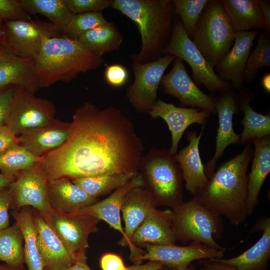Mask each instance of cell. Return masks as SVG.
Listing matches in <instances>:
<instances>
[{
	"label": "cell",
	"instance_id": "cell-1",
	"mask_svg": "<svg viewBox=\"0 0 270 270\" xmlns=\"http://www.w3.org/2000/svg\"><path fill=\"white\" fill-rule=\"evenodd\" d=\"M71 132L43 156L48 180L137 172L144 150L132 122L118 108L86 102L74 112Z\"/></svg>",
	"mask_w": 270,
	"mask_h": 270
},
{
	"label": "cell",
	"instance_id": "cell-2",
	"mask_svg": "<svg viewBox=\"0 0 270 270\" xmlns=\"http://www.w3.org/2000/svg\"><path fill=\"white\" fill-rule=\"evenodd\" d=\"M253 152L246 144L241 153L222 164L206 186L194 196L208 208L225 216L232 226L244 223L248 216L247 170Z\"/></svg>",
	"mask_w": 270,
	"mask_h": 270
},
{
	"label": "cell",
	"instance_id": "cell-3",
	"mask_svg": "<svg viewBox=\"0 0 270 270\" xmlns=\"http://www.w3.org/2000/svg\"><path fill=\"white\" fill-rule=\"evenodd\" d=\"M111 8L125 15L136 26L142 46L132 60L144 64L160 58L168 43L174 22L171 0H113Z\"/></svg>",
	"mask_w": 270,
	"mask_h": 270
},
{
	"label": "cell",
	"instance_id": "cell-4",
	"mask_svg": "<svg viewBox=\"0 0 270 270\" xmlns=\"http://www.w3.org/2000/svg\"><path fill=\"white\" fill-rule=\"evenodd\" d=\"M103 62L102 57L77 40L63 35L44 40L34 68L40 89L58 82H70L80 73L98 68Z\"/></svg>",
	"mask_w": 270,
	"mask_h": 270
},
{
	"label": "cell",
	"instance_id": "cell-5",
	"mask_svg": "<svg viewBox=\"0 0 270 270\" xmlns=\"http://www.w3.org/2000/svg\"><path fill=\"white\" fill-rule=\"evenodd\" d=\"M236 33L220 0H209L191 40L214 68L230 51Z\"/></svg>",
	"mask_w": 270,
	"mask_h": 270
},
{
	"label": "cell",
	"instance_id": "cell-6",
	"mask_svg": "<svg viewBox=\"0 0 270 270\" xmlns=\"http://www.w3.org/2000/svg\"><path fill=\"white\" fill-rule=\"evenodd\" d=\"M172 222L177 239L225 250L216 241L223 230L221 216L204 206L196 196L173 208Z\"/></svg>",
	"mask_w": 270,
	"mask_h": 270
},
{
	"label": "cell",
	"instance_id": "cell-7",
	"mask_svg": "<svg viewBox=\"0 0 270 270\" xmlns=\"http://www.w3.org/2000/svg\"><path fill=\"white\" fill-rule=\"evenodd\" d=\"M139 166L142 168L150 188L148 191L155 202L158 200L173 208L183 202L184 179L176 154L166 148H154L142 158Z\"/></svg>",
	"mask_w": 270,
	"mask_h": 270
},
{
	"label": "cell",
	"instance_id": "cell-8",
	"mask_svg": "<svg viewBox=\"0 0 270 270\" xmlns=\"http://www.w3.org/2000/svg\"><path fill=\"white\" fill-rule=\"evenodd\" d=\"M162 54L174 56L186 62L192 69V78L196 84L204 86L210 92H220L230 88V84L218 78L214 69L188 36L180 20H174L170 41Z\"/></svg>",
	"mask_w": 270,
	"mask_h": 270
},
{
	"label": "cell",
	"instance_id": "cell-9",
	"mask_svg": "<svg viewBox=\"0 0 270 270\" xmlns=\"http://www.w3.org/2000/svg\"><path fill=\"white\" fill-rule=\"evenodd\" d=\"M2 44L16 55L34 61L44 40L63 36L48 22L39 20L3 22Z\"/></svg>",
	"mask_w": 270,
	"mask_h": 270
},
{
	"label": "cell",
	"instance_id": "cell-10",
	"mask_svg": "<svg viewBox=\"0 0 270 270\" xmlns=\"http://www.w3.org/2000/svg\"><path fill=\"white\" fill-rule=\"evenodd\" d=\"M56 108L50 100L14 86L11 106L4 124L17 136L42 127L55 119Z\"/></svg>",
	"mask_w": 270,
	"mask_h": 270
},
{
	"label": "cell",
	"instance_id": "cell-11",
	"mask_svg": "<svg viewBox=\"0 0 270 270\" xmlns=\"http://www.w3.org/2000/svg\"><path fill=\"white\" fill-rule=\"evenodd\" d=\"M176 57L164 55L152 62L140 64L132 60L134 79L126 88V96L139 112H148L157 98L158 90L164 72Z\"/></svg>",
	"mask_w": 270,
	"mask_h": 270
},
{
	"label": "cell",
	"instance_id": "cell-12",
	"mask_svg": "<svg viewBox=\"0 0 270 270\" xmlns=\"http://www.w3.org/2000/svg\"><path fill=\"white\" fill-rule=\"evenodd\" d=\"M48 179L42 162L20 172L8 186L12 195L10 209L18 210L31 206L43 217L52 212L48 194Z\"/></svg>",
	"mask_w": 270,
	"mask_h": 270
},
{
	"label": "cell",
	"instance_id": "cell-13",
	"mask_svg": "<svg viewBox=\"0 0 270 270\" xmlns=\"http://www.w3.org/2000/svg\"><path fill=\"white\" fill-rule=\"evenodd\" d=\"M44 218L76 260L86 256L88 236L98 230L99 220L78 213L61 214L53 210Z\"/></svg>",
	"mask_w": 270,
	"mask_h": 270
},
{
	"label": "cell",
	"instance_id": "cell-14",
	"mask_svg": "<svg viewBox=\"0 0 270 270\" xmlns=\"http://www.w3.org/2000/svg\"><path fill=\"white\" fill-rule=\"evenodd\" d=\"M146 252L140 258L142 260L156 262L172 269L184 268L196 260L222 258L225 250H217L198 242L180 246L174 244H144Z\"/></svg>",
	"mask_w": 270,
	"mask_h": 270
},
{
	"label": "cell",
	"instance_id": "cell-15",
	"mask_svg": "<svg viewBox=\"0 0 270 270\" xmlns=\"http://www.w3.org/2000/svg\"><path fill=\"white\" fill-rule=\"evenodd\" d=\"M160 84L164 92L177 98L182 106H191L216 113L214 97L202 92L192 79L183 60L176 57L172 70L163 76Z\"/></svg>",
	"mask_w": 270,
	"mask_h": 270
},
{
	"label": "cell",
	"instance_id": "cell-16",
	"mask_svg": "<svg viewBox=\"0 0 270 270\" xmlns=\"http://www.w3.org/2000/svg\"><path fill=\"white\" fill-rule=\"evenodd\" d=\"M214 106L218 117V127L216 138L214 156L206 164L204 170L209 179L214 172L216 162L226 148L231 144H239L240 135L234 131L233 116L239 110L238 102L230 88L220 92L214 98Z\"/></svg>",
	"mask_w": 270,
	"mask_h": 270
},
{
	"label": "cell",
	"instance_id": "cell-17",
	"mask_svg": "<svg viewBox=\"0 0 270 270\" xmlns=\"http://www.w3.org/2000/svg\"><path fill=\"white\" fill-rule=\"evenodd\" d=\"M156 202L151 194L138 187L132 189L125 196L122 202L121 212L124 223V232L126 239L123 246L129 247L130 259L140 262L139 259L144 254L142 251L131 242V238L152 210Z\"/></svg>",
	"mask_w": 270,
	"mask_h": 270
},
{
	"label": "cell",
	"instance_id": "cell-18",
	"mask_svg": "<svg viewBox=\"0 0 270 270\" xmlns=\"http://www.w3.org/2000/svg\"><path fill=\"white\" fill-rule=\"evenodd\" d=\"M152 118H160L168 126L172 136L170 152L176 154L183 134L193 124L204 125L210 114L198 108H186L175 106L160 100H156L148 112Z\"/></svg>",
	"mask_w": 270,
	"mask_h": 270
},
{
	"label": "cell",
	"instance_id": "cell-19",
	"mask_svg": "<svg viewBox=\"0 0 270 270\" xmlns=\"http://www.w3.org/2000/svg\"><path fill=\"white\" fill-rule=\"evenodd\" d=\"M32 214L37 232V246L44 270H62L74 264L76 260L42 215L34 209Z\"/></svg>",
	"mask_w": 270,
	"mask_h": 270
},
{
	"label": "cell",
	"instance_id": "cell-20",
	"mask_svg": "<svg viewBox=\"0 0 270 270\" xmlns=\"http://www.w3.org/2000/svg\"><path fill=\"white\" fill-rule=\"evenodd\" d=\"M258 30L236 33L232 47L215 67L217 76L222 80L230 81L231 86L237 89L244 84V73Z\"/></svg>",
	"mask_w": 270,
	"mask_h": 270
},
{
	"label": "cell",
	"instance_id": "cell-21",
	"mask_svg": "<svg viewBox=\"0 0 270 270\" xmlns=\"http://www.w3.org/2000/svg\"><path fill=\"white\" fill-rule=\"evenodd\" d=\"M144 184L142 176L140 174H138L126 184L116 190L104 200L84 207L76 213L88 215L106 222L112 228L122 234V238L120 242V244L123 246L126 237L122 224L120 217L122 201L126 194L130 190L134 188L142 187Z\"/></svg>",
	"mask_w": 270,
	"mask_h": 270
},
{
	"label": "cell",
	"instance_id": "cell-22",
	"mask_svg": "<svg viewBox=\"0 0 270 270\" xmlns=\"http://www.w3.org/2000/svg\"><path fill=\"white\" fill-rule=\"evenodd\" d=\"M70 132V122L55 118L46 126L18 136L19 144L34 156L42 158L62 146L69 137Z\"/></svg>",
	"mask_w": 270,
	"mask_h": 270
},
{
	"label": "cell",
	"instance_id": "cell-23",
	"mask_svg": "<svg viewBox=\"0 0 270 270\" xmlns=\"http://www.w3.org/2000/svg\"><path fill=\"white\" fill-rule=\"evenodd\" d=\"M34 61L19 56L2 44L0 47V89L20 86L35 94L39 90Z\"/></svg>",
	"mask_w": 270,
	"mask_h": 270
},
{
	"label": "cell",
	"instance_id": "cell-24",
	"mask_svg": "<svg viewBox=\"0 0 270 270\" xmlns=\"http://www.w3.org/2000/svg\"><path fill=\"white\" fill-rule=\"evenodd\" d=\"M47 188L50 207L59 213H76L98 202L68 178L48 180Z\"/></svg>",
	"mask_w": 270,
	"mask_h": 270
},
{
	"label": "cell",
	"instance_id": "cell-25",
	"mask_svg": "<svg viewBox=\"0 0 270 270\" xmlns=\"http://www.w3.org/2000/svg\"><path fill=\"white\" fill-rule=\"evenodd\" d=\"M204 130V126L198 136L196 132L188 133V144L176 154L186 188L193 196L204 188L209 180L205 173L199 150L200 142Z\"/></svg>",
	"mask_w": 270,
	"mask_h": 270
},
{
	"label": "cell",
	"instance_id": "cell-26",
	"mask_svg": "<svg viewBox=\"0 0 270 270\" xmlns=\"http://www.w3.org/2000/svg\"><path fill=\"white\" fill-rule=\"evenodd\" d=\"M262 231L260 238L250 248L230 258H216L237 270H266L270 258V218L262 216L250 232Z\"/></svg>",
	"mask_w": 270,
	"mask_h": 270
},
{
	"label": "cell",
	"instance_id": "cell-27",
	"mask_svg": "<svg viewBox=\"0 0 270 270\" xmlns=\"http://www.w3.org/2000/svg\"><path fill=\"white\" fill-rule=\"evenodd\" d=\"M176 240L172 226V211H161L154 208L133 234L131 242L135 246L146 244H174Z\"/></svg>",
	"mask_w": 270,
	"mask_h": 270
},
{
	"label": "cell",
	"instance_id": "cell-28",
	"mask_svg": "<svg viewBox=\"0 0 270 270\" xmlns=\"http://www.w3.org/2000/svg\"><path fill=\"white\" fill-rule=\"evenodd\" d=\"M254 146L252 164L248 175L246 210L251 216L258 204L262 184L270 172V136H268L252 142Z\"/></svg>",
	"mask_w": 270,
	"mask_h": 270
},
{
	"label": "cell",
	"instance_id": "cell-29",
	"mask_svg": "<svg viewBox=\"0 0 270 270\" xmlns=\"http://www.w3.org/2000/svg\"><path fill=\"white\" fill-rule=\"evenodd\" d=\"M235 33L266 30L258 0H220Z\"/></svg>",
	"mask_w": 270,
	"mask_h": 270
},
{
	"label": "cell",
	"instance_id": "cell-30",
	"mask_svg": "<svg viewBox=\"0 0 270 270\" xmlns=\"http://www.w3.org/2000/svg\"><path fill=\"white\" fill-rule=\"evenodd\" d=\"M10 214L23 236L24 260L28 270H44L37 246V232L34 222L32 209L26 206L18 210H12Z\"/></svg>",
	"mask_w": 270,
	"mask_h": 270
},
{
	"label": "cell",
	"instance_id": "cell-31",
	"mask_svg": "<svg viewBox=\"0 0 270 270\" xmlns=\"http://www.w3.org/2000/svg\"><path fill=\"white\" fill-rule=\"evenodd\" d=\"M85 47L102 57L106 52L120 49L123 42V36L115 24H107L88 31L77 40Z\"/></svg>",
	"mask_w": 270,
	"mask_h": 270
},
{
	"label": "cell",
	"instance_id": "cell-32",
	"mask_svg": "<svg viewBox=\"0 0 270 270\" xmlns=\"http://www.w3.org/2000/svg\"><path fill=\"white\" fill-rule=\"evenodd\" d=\"M250 98L248 97L238 102L239 110L244 114L241 121L244 128L240 135V144L250 142L270 134V114L264 115L256 112L250 106Z\"/></svg>",
	"mask_w": 270,
	"mask_h": 270
},
{
	"label": "cell",
	"instance_id": "cell-33",
	"mask_svg": "<svg viewBox=\"0 0 270 270\" xmlns=\"http://www.w3.org/2000/svg\"><path fill=\"white\" fill-rule=\"evenodd\" d=\"M30 14H40L62 32L74 14L70 10L65 0H20Z\"/></svg>",
	"mask_w": 270,
	"mask_h": 270
},
{
	"label": "cell",
	"instance_id": "cell-34",
	"mask_svg": "<svg viewBox=\"0 0 270 270\" xmlns=\"http://www.w3.org/2000/svg\"><path fill=\"white\" fill-rule=\"evenodd\" d=\"M0 262L17 268H24V238L14 222L0 230Z\"/></svg>",
	"mask_w": 270,
	"mask_h": 270
},
{
	"label": "cell",
	"instance_id": "cell-35",
	"mask_svg": "<svg viewBox=\"0 0 270 270\" xmlns=\"http://www.w3.org/2000/svg\"><path fill=\"white\" fill-rule=\"evenodd\" d=\"M138 172L112 174L80 178L71 180L90 196L97 198L124 185Z\"/></svg>",
	"mask_w": 270,
	"mask_h": 270
},
{
	"label": "cell",
	"instance_id": "cell-36",
	"mask_svg": "<svg viewBox=\"0 0 270 270\" xmlns=\"http://www.w3.org/2000/svg\"><path fill=\"white\" fill-rule=\"evenodd\" d=\"M42 158L32 155L19 144L0 155V171L4 174L16 176L42 162Z\"/></svg>",
	"mask_w": 270,
	"mask_h": 270
},
{
	"label": "cell",
	"instance_id": "cell-37",
	"mask_svg": "<svg viewBox=\"0 0 270 270\" xmlns=\"http://www.w3.org/2000/svg\"><path fill=\"white\" fill-rule=\"evenodd\" d=\"M270 66V40L268 35L260 32L257 44L250 53L244 73V82L250 83L256 78L258 68Z\"/></svg>",
	"mask_w": 270,
	"mask_h": 270
},
{
	"label": "cell",
	"instance_id": "cell-38",
	"mask_svg": "<svg viewBox=\"0 0 270 270\" xmlns=\"http://www.w3.org/2000/svg\"><path fill=\"white\" fill-rule=\"evenodd\" d=\"M108 22L101 12H84L74 14L62 32L64 36L78 40L82 34Z\"/></svg>",
	"mask_w": 270,
	"mask_h": 270
},
{
	"label": "cell",
	"instance_id": "cell-39",
	"mask_svg": "<svg viewBox=\"0 0 270 270\" xmlns=\"http://www.w3.org/2000/svg\"><path fill=\"white\" fill-rule=\"evenodd\" d=\"M208 0H174V12L191 39L194 29Z\"/></svg>",
	"mask_w": 270,
	"mask_h": 270
},
{
	"label": "cell",
	"instance_id": "cell-40",
	"mask_svg": "<svg viewBox=\"0 0 270 270\" xmlns=\"http://www.w3.org/2000/svg\"><path fill=\"white\" fill-rule=\"evenodd\" d=\"M32 19L20 0H0V22Z\"/></svg>",
	"mask_w": 270,
	"mask_h": 270
},
{
	"label": "cell",
	"instance_id": "cell-41",
	"mask_svg": "<svg viewBox=\"0 0 270 270\" xmlns=\"http://www.w3.org/2000/svg\"><path fill=\"white\" fill-rule=\"evenodd\" d=\"M70 10L74 14L100 12L110 7L113 0H65Z\"/></svg>",
	"mask_w": 270,
	"mask_h": 270
},
{
	"label": "cell",
	"instance_id": "cell-42",
	"mask_svg": "<svg viewBox=\"0 0 270 270\" xmlns=\"http://www.w3.org/2000/svg\"><path fill=\"white\" fill-rule=\"evenodd\" d=\"M104 76L106 82L114 87L124 86L128 78V73L126 68L119 64L107 66L104 70Z\"/></svg>",
	"mask_w": 270,
	"mask_h": 270
},
{
	"label": "cell",
	"instance_id": "cell-43",
	"mask_svg": "<svg viewBox=\"0 0 270 270\" xmlns=\"http://www.w3.org/2000/svg\"><path fill=\"white\" fill-rule=\"evenodd\" d=\"M12 195L8 188L0 190V230L9 226L8 210L12 203Z\"/></svg>",
	"mask_w": 270,
	"mask_h": 270
},
{
	"label": "cell",
	"instance_id": "cell-44",
	"mask_svg": "<svg viewBox=\"0 0 270 270\" xmlns=\"http://www.w3.org/2000/svg\"><path fill=\"white\" fill-rule=\"evenodd\" d=\"M14 86L0 89V125L4 124L13 98Z\"/></svg>",
	"mask_w": 270,
	"mask_h": 270
},
{
	"label": "cell",
	"instance_id": "cell-45",
	"mask_svg": "<svg viewBox=\"0 0 270 270\" xmlns=\"http://www.w3.org/2000/svg\"><path fill=\"white\" fill-rule=\"evenodd\" d=\"M19 144L16 136L5 124L0 125V155L12 147Z\"/></svg>",
	"mask_w": 270,
	"mask_h": 270
},
{
	"label": "cell",
	"instance_id": "cell-46",
	"mask_svg": "<svg viewBox=\"0 0 270 270\" xmlns=\"http://www.w3.org/2000/svg\"><path fill=\"white\" fill-rule=\"evenodd\" d=\"M100 262L102 270H126L128 268L119 256L112 253L102 255Z\"/></svg>",
	"mask_w": 270,
	"mask_h": 270
},
{
	"label": "cell",
	"instance_id": "cell-47",
	"mask_svg": "<svg viewBox=\"0 0 270 270\" xmlns=\"http://www.w3.org/2000/svg\"><path fill=\"white\" fill-rule=\"evenodd\" d=\"M201 260L204 270H237L232 266L218 261L216 258Z\"/></svg>",
	"mask_w": 270,
	"mask_h": 270
},
{
	"label": "cell",
	"instance_id": "cell-48",
	"mask_svg": "<svg viewBox=\"0 0 270 270\" xmlns=\"http://www.w3.org/2000/svg\"><path fill=\"white\" fill-rule=\"evenodd\" d=\"M258 4L265 26V34L268 35L270 32V1L258 0Z\"/></svg>",
	"mask_w": 270,
	"mask_h": 270
},
{
	"label": "cell",
	"instance_id": "cell-49",
	"mask_svg": "<svg viewBox=\"0 0 270 270\" xmlns=\"http://www.w3.org/2000/svg\"><path fill=\"white\" fill-rule=\"evenodd\" d=\"M163 265L160 262L149 261L144 264H136L127 268L126 270H161Z\"/></svg>",
	"mask_w": 270,
	"mask_h": 270
},
{
	"label": "cell",
	"instance_id": "cell-50",
	"mask_svg": "<svg viewBox=\"0 0 270 270\" xmlns=\"http://www.w3.org/2000/svg\"><path fill=\"white\" fill-rule=\"evenodd\" d=\"M62 270H91L87 264L86 256L78 259L75 263L69 268Z\"/></svg>",
	"mask_w": 270,
	"mask_h": 270
},
{
	"label": "cell",
	"instance_id": "cell-51",
	"mask_svg": "<svg viewBox=\"0 0 270 270\" xmlns=\"http://www.w3.org/2000/svg\"><path fill=\"white\" fill-rule=\"evenodd\" d=\"M15 178L16 176L0 172V190L8 187Z\"/></svg>",
	"mask_w": 270,
	"mask_h": 270
},
{
	"label": "cell",
	"instance_id": "cell-52",
	"mask_svg": "<svg viewBox=\"0 0 270 270\" xmlns=\"http://www.w3.org/2000/svg\"><path fill=\"white\" fill-rule=\"evenodd\" d=\"M262 85L264 89L270 92V74H266L262 79Z\"/></svg>",
	"mask_w": 270,
	"mask_h": 270
},
{
	"label": "cell",
	"instance_id": "cell-53",
	"mask_svg": "<svg viewBox=\"0 0 270 270\" xmlns=\"http://www.w3.org/2000/svg\"><path fill=\"white\" fill-rule=\"evenodd\" d=\"M0 270H24V268H17L12 267L0 262Z\"/></svg>",
	"mask_w": 270,
	"mask_h": 270
},
{
	"label": "cell",
	"instance_id": "cell-54",
	"mask_svg": "<svg viewBox=\"0 0 270 270\" xmlns=\"http://www.w3.org/2000/svg\"><path fill=\"white\" fill-rule=\"evenodd\" d=\"M172 270H196V269L191 264L188 266L184 268H179V269H172Z\"/></svg>",
	"mask_w": 270,
	"mask_h": 270
},
{
	"label": "cell",
	"instance_id": "cell-55",
	"mask_svg": "<svg viewBox=\"0 0 270 270\" xmlns=\"http://www.w3.org/2000/svg\"><path fill=\"white\" fill-rule=\"evenodd\" d=\"M0 30H1V28H0V35H1V34H2V32H1Z\"/></svg>",
	"mask_w": 270,
	"mask_h": 270
},
{
	"label": "cell",
	"instance_id": "cell-56",
	"mask_svg": "<svg viewBox=\"0 0 270 270\" xmlns=\"http://www.w3.org/2000/svg\"><path fill=\"white\" fill-rule=\"evenodd\" d=\"M204 270V268H202L201 269H200V270Z\"/></svg>",
	"mask_w": 270,
	"mask_h": 270
},
{
	"label": "cell",
	"instance_id": "cell-57",
	"mask_svg": "<svg viewBox=\"0 0 270 270\" xmlns=\"http://www.w3.org/2000/svg\"><path fill=\"white\" fill-rule=\"evenodd\" d=\"M162 269L161 270H162Z\"/></svg>",
	"mask_w": 270,
	"mask_h": 270
}]
</instances>
